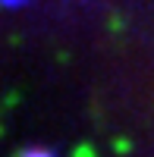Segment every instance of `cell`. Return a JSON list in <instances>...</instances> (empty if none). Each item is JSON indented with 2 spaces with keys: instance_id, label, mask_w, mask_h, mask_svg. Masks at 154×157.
<instances>
[{
  "instance_id": "obj_1",
  "label": "cell",
  "mask_w": 154,
  "mask_h": 157,
  "mask_svg": "<svg viewBox=\"0 0 154 157\" xmlns=\"http://www.w3.org/2000/svg\"><path fill=\"white\" fill-rule=\"evenodd\" d=\"M75 157H94V154L88 151V148H79V151H75Z\"/></svg>"
}]
</instances>
